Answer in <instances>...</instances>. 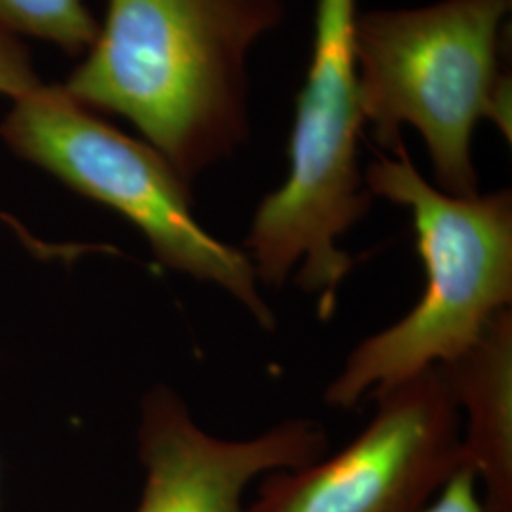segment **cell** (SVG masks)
Wrapping results in <instances>:
<instances>
[{
	"label": "cell",
	"mask_w": 512,
	"mask_h": 512,
	"mask_svg": "<svg viewBox=\"0 0 512 512\" xmlns=\"http://www.w3.org/2000/svg\"><path fill=\"white\" fill-rule=\"evenodd\" d=\"M137 440L145 488L135 512H249L245 492L256 478L308 467L329 450L311 420L283 421L255 439L213 437L167 385L145 395Z\"/></svg>",
	"instance_id": "7"
},
{
	"label": "cell",
	"mask_w": 512,
	"mask_h": 512,
	"mask_svg": "<svg viewBox=\"0 0 512 512\" xmlns=\"http://www.w3.org/2000/svg\"><path fill=\"white\" fill-rule=\"evenodd\" d=\"M40 86L25 48L12 35L0 33V95L16 101Z\"/></svg>",
	"instance_id": "10"
},
{
	"label": "cell",
	"mask_w": 512,
	"mask_h": 512,
	"mask_svg": "<svg viewBox=\"0 0 512 512\" xmlns=\"http://www.w3.org/2000/svg\"><path fill=\"white\" fill-rule=\"evenodd\" d=\"M0 137L25 162L128 220L162 266L217 285L262 329H275L249 256L203 228L190 184L156 148L103 122L61 86H40L16 99Z\"/></svg>",
	"instance_id": "5"
},
{
	"label": "cell",
	"mask_w": 512,
	"mask_h": 512,
	"mask_svg": "<svg viewBox=\"0 0 512 512\" xmlns=\"http://www.w3.org/2000/svg\"><path fill=\"white\" fill-rule=\"evenodd\" d=\"M478 488L475 473L469 467H461L420 512H484Z\"/></svg>",
	"instance_id": "11"
},
{
	"label": "cell",
	"mask_w": 512,
	"mask_h": 512,
	"mask_svg": "<svg viewBox=\"0 0 512 512\" xmlns=\"http://www.w3.org/2000/svg\"><path fill=\"white\" fill-rule=\"evenodd\" d=\"M376 414L332 458L262 476L249 512H420L463 467L459 408L439 366L374 391Z\"/></svg>",
	"instance_id": "6"
},
{
	"label": "cell",
	"mask_w": 512,
	"mask_h": 512,
	"mask_svg": "<svg viewBox=\"0 0 512 512\" xmlns=\"http://www.w3.org/2000/svg\"><path fill=\"white\" fill-rule=\"evenodd\" d=\"M283 16L285 0H107L61 88L129 120L190 184L247 143V59Z\"/></svg>",
	"instance_id": "1"
},
{
	"label": "cell",
	"mask_w": 512,
	"mask_h": 512,
	"mask_svg": "<svg viewBox=\"0 0 512 512\" xmlns=\"http://www.w3.org/2000/svg\"><path fill=\"white\" fill-rule=\"evenodd\" d=\"M0 512H4V511H2V505H0Z\"/></svg>",
	"instance_id": "12"
},
{
	"label": "cell",
	"mask_w": 512,
	"mask_h": 512,
	"mask_svg": "<svg viewBox=\"0 0 512 512\" xmlns=\"http://www.w3.org/2000/svg\"><path fill=\"white\" fill-rule=\"evenodd\" d=\"M365 184L372 196L408 209L427 283L401 321L349 353L323 397L336 408L456 359L512 302L511 190L446 194L421 175L404 145L376 152Z\"/></svg>",
	"instance_id": "3"
},
{
	"label": "cell",
	"mask_w": 512,
	"mask_h": 512,
	"mask_svg": "<svg viewBox=\"0 0 512 512\" xmlns=\"http://www.w3.org/2000/svg\"><path fill=\"white\" fill-rule=\"evenodd\" d=\"M512 0H440L357 14L355 59L363 120L380 147L416 129L442 192L478 194L473 135L492 120L511 141V76L499 73L501 23Z\"/></svg>",
	"instance_id": "2"
},
{
	"label": "cell",
	"mask_w": 512,
	"mask_h": 512,
	"mask_svg": "<svg viewBox=\"0 0 512 512\" xmlns=\"http://www.w3.org/2000/svg\"><path fill=\"white\" fill-rule=\"evenodd\" d=\"M357 0H317L306 84L296 101L289 175L256 207L243 251L268 287L296 281L327 319L353 268L338 241L372 203L359 167L365 124L355 59Z\"/></svg>",
	"instance_id": "4"
},
{
	"label": "cell",
	"mask_w": 512,
	"mask_h": 512,
	"mask_svg": "<svg viewBox=\"0 0 512 512\" xmlns=\"http://www.w3.org/2000/svg\"><path fill=\"white\" fill-rule=\"evenodd\" d=\"M0 33L52 42L67 54H86L99 23L84 0H0Z\"/></svg>",
	"instance_id": "9"
},
{
	"label": "cell",
	"mask_w": 512,
	"mask_h": 512,
	"mask_svg": "<svg viewBox=\"0 0 512 512\" xmlns=\"http://www.w3.org/2000/svg\"><path fill=\"white\" fill-rule=\"evenodd\" d=\"M439 368L467 416L463 467L482 486V511L512 512L511 308L497 311L471 348Z\"/></svg>",
	"instance_id": "8"
}]
</instances>
